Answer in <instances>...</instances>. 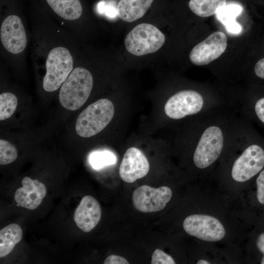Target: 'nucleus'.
Listing matches in <instances>:
<instances>
[{"mask_svg": "<svg viewBox=\"0 0 264 264\" xmlns=\"http://www.w3.org/2000/svg\"><path fill=\"white\" fill-rule=\"evenodd\" d=\"M18 104L17 97L10 92L0 95V120L8 119L15 112Z\"/></svg>", "mask_w": 264, "mask_h": 264, "instance_id": "nucleus-18", "label": "nucleus"}, {"mask_svg": "<svg viewBox=\"0 0 264 264\" xmlns=\"http://www.w3.org/2000/svg\"><path fill=\"white\" fill-rule=\"evenodd\" d=\"M116 157L112 152L108 151H96L92 153L89 157L91 166L95 169L114 164L116 162Z\"/></svg>", "mask_w": 264, "mask_h": 264, "instance_id": "nucleus-19", "label": "nucleus"}, {"mask_svg": "<svg viewBox=\"0 0 264 264\" xmlns=\"http://www.w3.org/2000/svg\"><path fill=\"white\" fill-rule=\"evenodd\" d=\"M22 187L17 189L14 195L17 205L32 210L36 209L46 196L45 185L28 176L22 179Z\"/></svg>", "mask_w": 264, "mask_h": 264, "instance_id": "nucleus-11", "label": "nucleus"}, {"mask_svg": "<svg viewBox=\"0 0 264 264\" xmlns=\"http://www.w3.org/2000/svg\"><path fill=\"white\" fill-rule=\"evenodd\" d=\"M154 0H120L116 13L122 20L131 22L143 17Z\"/></svg>", "mask_w": 264, "mask_h": 264, "instance_id": "nucleus-13", "label": "nucleus"}, {"mask_svg": "<svg viewBox=\"0 0 264 264\" xmlns=\"http://www.w3.org/2000/svg\"><path fill=\"white\" fill-rule=\"evenodd\" d=\"M165 41L164 34L155 26L146 23L134 27L126 36L127 50L135 56H142L156 52Z\"/></svg>", "mask_w": 264, "mask_h": 264, "instance_id": "nucleus-4", "label": "nucleus"}, {"mask_svg": "<svg viewBox=\"0 0 264 264\" xmlns=\"http://www.w3.org/2000/svg\"><path fill=\"white\" fill-rule=\"evenodd\" d=\"M18 157L16 147L4 139L0 140V164L6 165L14 162Z\"/></svg>", "mask_w": 264, "mask_h": 264, "instance_id": "nucleus-20", "label": "nucleus"}, {"mask_svg": "<svg viewBox=\"0 0 264 264\" xmlns=\"http://www.w3.org/2000/svg\"><path fill=\"white\" fill-rule=\"evenodd\" d=\"M239 113L252 123L264 129V84H258L249 94L237 101Z\"/></svg>", "mask_w": 264, "mask_h": 264, "instance_id": "nucleus-10", "label": "nucleus"}, {"mask_svg": "<svg viewBox=\"0 0 264 264\" xmlns=\"http://www.w3.org/2000/svg\"><path fill=\"white\" fill-rule=\"evenodd\" d=\"M114 113V107L110 100L103 98L96 101L79 114L75 125L76 133L83 137L96 135L109 124Z\"/></svg>", "mask_w": 264, "mask_h": 264, "instance_id": "nucleus-2", "label": "nucleus"}, {"mask_svg": "<svg viewBox=\"0 0 264 264\" xmlns=\"http://www.w3.org/2000/svg\"><path fill=\"white\" fill-rule=\"evenodd\" d=\"M1 43L9 53H22L27 44L26 35L21 18L15 15L6 17L2 21L0 29Z\"/></svg>", "mask_w": 264, "mask_h": 264, "instance_id": "nucleus-8", "label": "nucleus"}, {"mask_svg": "<svg viewBox=\"0 0 264 264\" xmlns=\"http://www.w3.org/2000/svg\"><path fill=\"white\" fill-rule=\"evenodd\" d=\"M197 264H209L210 263L204 260H200L198 261Z\"/></svg>", "mask_w": 264, "mask_h": 264, "instance_id": "nucleus-24", "label": "nucleus"}, {"mask_svg": "<svg viewBox=\"0 0 264 264\" xmlns=\"http://www.w3.org/2000/svg\"><path fill=\"white\" fill-rule=\"evenodd\" d=\"M183 227L189 235L207 242L219 241L225 234L222 223L217 219L208 215H190L184 220Z\"/></svg>", "mask_w": 264, "mask_h": 264, "instance_id": "nucleus-5", "label": "nucleus"}, {"mask_svg": "<svg viewBox=\"0 0 264 264\" xmlns=\"http://www.w3.org/2000/svg\"><path fill=\"white\" fill-rule=\"evenodd\" d=\"M227 47V37L221 31L215 32L195 46L189 54L190 61L197 66L206 65L219 58Z\"/></svg>", "mask_w": 264, "mask_h": 264, "instance_id": "nucleus-7", "label": "nucleus"}, {"mask_svg": "<svg viewBox=\"0 0 264 264\" xmlns=\"http://www.w3.org/2000/svg\"><path fill=\"white\" fill-rule=\"evenodd\" d=\"M45 66L43 88L47 92H53L61 87L73 70V57L66 48L55 47L48 54Z\"/></svg>", "mask_w": 264, "mask_h": 264, "instance_id": "nucleus-3", "label": "nucleus"}, {"mask_svg": "<svg viewBox=\"0 0 264 264\" xmlns=\"http://www.w3.org/2000/svg\"><path fill=\"white\" fill-rule=\"evenodd\" d=\"M53 11L61 18L67 21L79 19L83 12L80 0H46Z\"/></svg>", "mask_w": 264, "mask_h": 264, "instance_id": "nucleus-14", "label": "nucleus"}, {"mask_svg": "<svg viewBox=\"0 0 264 264\" xmlns=\"http://www.w3.org/2000/svg\"><path fill=\"white\" fill-rule=\"evenodd\" d=\"M242 11V6L239 5L229 4L221 8L216 15L218 20L225 26L227 31L237 34L241 32L242 28L235 19Z\"/></svg>", "mask_w": 264, "mask_h": 264, "instance_id": "nucleus-16", "label": "nucleus"}, {"mask_svg": "<svg viewBox=\"0 0 264 264\" xmlns=\"http://www.w3.org/2000/svg\"><path fill=\"white\" fill-rule=\"evenodd\" d=\"M22 238V231L19 225L11 223L0 231V257L9 254Z\"/></svg>", "mask_w": 264, "mask_h": 264, "instance_id": "nucleus-15", "label": "nucleus"}, {"mask_svg": "<svg viewBox=\"0 0 264 264\" xmlns=\"http://www.w3.org/2000/svg\"><path fill=\"white\" fill-rule=\"evenodd\" d=\"M150 169L148 159L136 147L128 149L123 157L119 167V175L127 183H133L146 176Z\"/></svg>", "mask_w": 264, "mask_h": 264, "instance_id": "nucleus-9", "label": "nucleus"}, {"mask_svg": "<svg viewBox=\"0 0 264 264\" xmlns=\"http://www.w3.org/2000/svg\"><path fill=\"white\" fill-rule=\"evenodd\" d=\"M226 3V0H190L189 7L197 16L207 17L217 14Z\"/></svg>", "mask_w": 264, "mask_h": 264, "instance_id": "nucleus-17", "label": "nucleus"}, {"mask_svg": "<svg viewBox=\"0 0 264 264\" xmlns=\"http://www.w3.org/2000/svg\"><path fill=\"white\" fill-rule=\"evenodd\" d=\"M104 264H128L129 263L124 257L115 255H111L107 257L105 260Z\"/></svg>", "mask_w": 264, "mask_h": 264, "instance_id": "nucleus-23", "label": "nucleus"}, {"mask_svg": "<svg viewBox=\"0 0 264 264\" xmlns=\"http://www.w3.org/2000/svg\"><path fill=\"white\" fill-rule=\"evenodd\" d=\"M101 217V208L98 201L92 196L87 195L81 200L74 216L77 226L88 232L98 224Z\"/></svg>", "mask_w": 264, "mask_h": 264, "instance_id": "nucleus-12", "label": "nucleus"}, {"mask_svg": "<svg viewBox=\"0 0 264 264\" xmlns=\"http://www.w3.org/2000/svg\"><path fill=\"white\" fill-rule=\"evenodd\" d=\"M255 243L256 248L261 255L260 264H264V231L258 234Z\"/></svg>", "mask_w": 264, "mask_h": 264, "instance_id": "nucleus-22", "label": "nucleus"}, {"mask_svg": "<svg viewBox=\"0 0 264 264\" xmlns=\"http://www.w3.org/2000/svg\"><path fill=\"white\" fill-rule=\"evenodd\" d=\"M152 264H175L173 258L162 250L156 249L153 252L151 260Z\"/></svg>", "mask_w": 264, "mask_h": 264, "instance_id": "nucleus-21", "label": "nucleus"}, {"mask_svg": "<svg viewBox=\"0 0 264 264\" xmlns=\"http://www.w3.org/2000/svg\"><path fill=\"white\" fill-rule=\"evenodd\" d=\"M93 77L86 68H73L61 87L59 101L65 109L75 110L80 108L89 96Z\"/></svg>", "mask_w": 264, "mask_h": 264, "instance_id": "nucleus-1", "label": "nucleus"}, {"mask_svg": "<svg viewBox=\"0 0 264 264\" xmlns=\"http://www.w3.org/2000/svg\"><path fill=\"white\" fill-rule=\"evenodd\" d=\"M171 189L167 186L153 188L143 185L136 188L132 196L134 207L143 213H152L162 210L172 196Z\"/></svg>", "mask_w": 264, "mask_h": 264, "instance_id": "nucleus-6", "label": "nucleus"}]
</instances>
